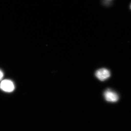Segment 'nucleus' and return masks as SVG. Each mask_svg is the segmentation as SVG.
I'll use <instances>...</instances> for the list:
<instances>
[{
  "instance_id": "f257e3e1",
  "label": "nucleus",
  "mask_w": 131,
  "mask_h": 131,
  "mask_svg": "<svg viewBox=\"0 0 131 131\" xmlns=\"http://www.w3.org/2000/svg\"><path fill=\"white\" fill-rule=\"evenodd\" d=\"M104 96L106 100L108 102H117L119 100L118 94L110 89H107L105 91Z\"/></svg>"
},
{
  "instance_id": "f03ea898",
  "label": "nucleus",
  "mask_w": 131,
  "mask_h": 131,
  "mask_svg": "<svg viewBox=\"0 0 131 131\" xmlns=\"http://www.w3.org/2000/svg\"><path fill=\"white\" fill-rule=\"evenodd\" d=\"M95 75L98 80L103 81L110 77V73L107 69L102 68L96 71Z\"/></svg>"
},
{
  "instance_id": "7ed1b4c3",
  "label": "nucleus",
  "mask_w": 131,
  "mask_h": 131,
  "mask_svg": "<svg viewBox=\"0 0 131 131\" xmlns=\"http://www.w3.org/2000/svg\"><path fill=\"white\" fill-rule=\"evenodd\" d=\"M0 88L5 92H12L14 90V84L10 80H4L0 83Z\"/></svg>"
},
{
  "instance_id": "20e7f679",
  "label": "nucleus",
  "mask_w": 131,
  "mask_h": 131,
  "mask_svg": "<svg viewBox=\"0 0 131 131\" xmlns=\"http://www.w3.org/2000/svg\"><path fill=\"white\" fill-rule=\"evenodd\" d=\"M3 77V73L2 72V71H1V70H0V80H2V79Z\"/></svg>"
}]
</instances>
